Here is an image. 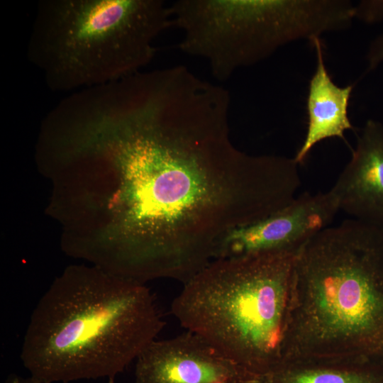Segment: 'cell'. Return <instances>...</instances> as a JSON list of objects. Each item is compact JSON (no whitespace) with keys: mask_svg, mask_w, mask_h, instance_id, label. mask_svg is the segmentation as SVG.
I'll return each instance as SVG.
<instances>
[{"mask_svg":"<svg viewBox=\"0 0 383 383\" xmlns=\"http://www.w3.org/2000/svg\"><path fill=\"white\" fill-rule=\"evenodd\" d=\"M230 109L225 87L181 65L136 73L99 96L86 150L117 173L116 232L104 244L116 275L184 284L229 232L296 197L299 164L238 149Z\"/></svg>","mask_w":383,"mask_h":383,"instance_id":"obj_1","label":"cell"},{"mask_svg":"<svg viewBox=\"0 0 383 383\" xmlns=\"http://www.w3.org/2000/svg\"><path fill=\"white\" fill-rule=\"evenodd\" d=\"M165 325L145 284L71 267L33 310L20 357L30 375L48 383L115 379Z\"/></svg>","mask_w":383,"mask_h":383,"instance_id":"obj_2","label":"cell"},{"mask_svg":"<svg viewBox=\"0 0 383 383\" xmlns=\"http://www.w3.org/2000/svg\"><path fill=\"white\" fill-rule=\"evenodd\" d=\"M281 361L383 365V229L349 219L296 252Z\"/></svg>","mask_w":383,"mask_h":383,"instance_id":"obj_3","label":"cell"},{"mask_svg":"<svg viewBox=\"0 0 383 383\" xmlns=\"http://www.w3.org/2000/svg\"><path fill=\"white\" fill-rule=\"evenodd\" d=\"M172 26L162 0H41L27 57L49 89L74 92L143 71Z\"/></svg>","mask_w":383,"mask_h":383,"instance_id":"obj_4","label":"cell"},{"mask_svg":"<svg viewBox=\"0 0 383 383\" xmlns=\"http://www.w3.org/2000/svg\"><path fill=\"white\" fill-rule=\"evenodd\" d=\"M296 255L216 259L184 284L172 313L255 379L282 358Z\"/></svg>","mask_w":383,"mask_h":383,"instance_id":"obj_5","label":"cell"},{"mask_svg":"<svg viewBox=\"0 0 383 383\" xmlns=\"http://www.w3.org/2000/svg\"><path fill=\"white\" fill-rule=\"evenodd\" d=\"M170 6L179 49L205 60L221 82L289 43L344 30L354 19L348 0H177Z\"/></svg>","mask_w":383,"mask_h":383,"instance_id":"obj_6","label":"cell"},{"mask_svg":"<svg viewBox=\"0 0 383 383\" xmlns=\"http://www.w3.org/2000/svg\"><path fill=\"white\" fill-rule=\"evenodd\" d=\"M339 211L331 190L315 194L304 192L272 215L229 232L216 259L269 252H297L328 227Z\"/></svg>","mask_w":383,"mask_h":383,"instance_id":"obj_7","label":"cell"},{"mask_svg":"<svg viewBox=\"0 0 383 383\" xmlns=\"http://www.w3.org/2000/svg\"><path fill=\"white\" fill-rule=\"evenodd\" d=\"M135 383H253L255 377L187 331L150 343L135 360Z\"/></svg>","mask_w":383,"mask_h":383,"instance_id":"obj_8","label":"cell"},{"mask_svg":"<svg viewBox=\"0 0 383 383\" xmlns=\"http://www.w3.org/2000/svg\"><path fill=\"white\" fill-rule=\"evenodd\" d=\"M339 210L383 229V125L368 120L348 163L330 189Z\"/></svg>","mask_w":383,"mask_h":383,"instance_id":"obj_9","label":"cell"},{"mask_svg":"<svg viewBox=\"0 0 383 383\" xmlns=\"http://www.w3.org/2000/svg\"><path fill=\"white\" fill-rule=\"evenodd\" d=\"M311 43L316 50V66L309 86L307 131L294 157L299 165L319 142L333 137L343 139L345 132L353 129L348 107L353 86L340 87L333 82L326 67L319 38Z\"/></svg>","mask_w":383,"mask_h":383,"instance_id":"obj_10","label":"cell"},{"mask_svg":"<svg viewBox=\"0 0 383 383\" xmlns=\"http://www.w3.org/2000/svg\"><path fill=\"white\" fill-rule=\"evenodd\" d=\"M253 383H383V365L356 361H281Z\"/></svg>","mask_w":383,"mask_h":383,"instance_id":"obj_11","label":"cell"},{"mask_svg":"<svg viewBox=\"0 0 383 383\" xmlns=\"http://www.w3.org/2000/svg\"><path fill=\"white\" fill-rule=\"evenodd\" d=\"M355 18L367 23L383 20V0L361 1L355 6Z\"/></svg>","mask_w":383,"mask_h":383,"instance_id":"obj_12","label":"cell"},{"mask_svg":"<svg viewBox=\"0 0 383 383\" xmlns=\"http://www.w3.org/2000/svg\"><path fill=\"white\" fill-rule=\"evenodd\" d=\"M367 70L371 72L383 62V33L370 44L367 54Z\"/></svg>","mask_w":383,"mask_h":383,"instance_id":"obj_13","label":"cell"},{"mask_svg":"<svg viewBox=\"0 0 383 383\" xmlns=\"http://www.w3.org/2000/svg\"><path fill=\"white\" fill-rule=\"evenodd\" d=\"M4 383H48L32 375L23 377L16 374H11L8 376Z\"/></svg>","mask_w":383,"mask_h":383,"instance_id":"obj_14","label":"cell"},{"mask_svg":"<svg viewBox=\"0 0 383 383\" xmlns=\"http://www.w3.org/2000/svg\"><path fill=\"white\" fill-rule=\"evenodd\" d=\"M107 383H115V379H108Z\"/></svg>","mask_w":383,"mask_h":383,"instance_id":"obj_15","label":"cell"}]
</instances>
